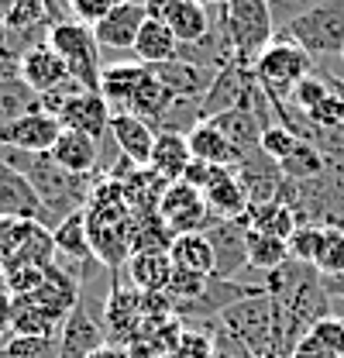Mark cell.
<instances>
[{
  "mask_svg": "<svg viewBox=\"0 0 344 358\" xmlns=\"http://www.w3.org/2000/svg\"><path fill=\"white\" fill-rule=\"evenodd\" d=\"M0 159L14 166L21 176L31 182V189L42 200V227H55L66 217L80 214L89 196V179L66 173L48 152H17V148H0Z\"/></svg>",
  "mask_w": 344,
  "mask_h": 358,
  "instance_id": "1",
  "label": "cell"
},
{
  "mask_svg": "<svg viewBox=\"0 0 344 358\" xmlns=\"http://www.w3.org/2000/svg\"><path fill=\"white\" fill-rule=\"evenodd\" d=\"M248 352L255 358H268V355H282V341H279V310H275V300L258 289L252 296L231 303L227 310H220L217 317Z\"/></svg>",
  "mask_w": 344,
  "mask_h": 358,
  "instance_id": "2",
  "label": "cell"
},
{
  "mask_svg": "<svg viewBox=\"0 0 344 358\" xmlns=\"http://www.w3.org/2000/svg\"><path fill=\"white\" fill-rule=\"evenodd\" d=\"M303 52L320 62L344 52V0H317L289 17L286 31Z\"/></svg>",
  "mask_w": 344,
  "mask_h": 358,
  "instance_id": "3",
  "label": "cell"
},
{
  "mask_svg": "<svg viewBox=\"0 0 344 358\" xmlns=\"http://www.w3.org/2000/svg\"><path fill=\"white\" fill-rule=\"evenodd\" d=\"M313 69H317V62L289 35H275V42L255 59L258 87L265 90V96L272 103H286L293 96V90L306 76H313Z\"/></svg>",
  "mask_w": 344,
  "mask_h": 358,
  "instance_id": "4",
  "label": "cell"
},
{
  "mask_svg": "<svg viewBox=\"0 0 344 358\" xmlns=\"http://www.w3.org/2000/svg\"><path fill=\"white\" fill-rule=\"evenodd\" d=\"M217 17H220L238 59L255 62L258 55L275 42V21H272L268 0H227L217 10Z\"/></svg>",
  "mask_w": 344,
  "mask_h": 358,
  "instance_id": "5",
  "label": "cell"
},
{
  "mask_svg": "<svg viewBox=\"0 0 344 358\" xmlns=\"http://www.w3.org/2000/svg\"><path fill=\"white\" fill-rule=\"evenodd\" d=\"M258 100H261V87H258L255 76V62L234 55L224 69H217L210 90L203 93L200 117L210 121V117L227 114V110H255Z\"/></svg>",
  "mask_w": 344,
  "mask_h": 358,
  "instance_id": "6",
  "label": "cell"
},
{
  "mask_svg": "<svg viewBox=\"0 0 344 358\" xmlns=\"http://www.w3.org/2000/svg\"><path fill=\"white\" fill-rule=\"evenodd\" d=\"M48 45L55 48V55H62L69 76L76 83H83L86 90H96L100 93V62H96V38H93V28H86L80 21L66 17V21H55L52 31H48Z\"/></svg>",
  "mask_w": 344,
  "mask_h": 358,
  "instance_id": "7",
  "label": "cell"
},
{
  "mask_svg": "<svg viewBox=\"0 0 344 358\" xmlns=\"http://www.w3.org/2000/svg\"><path fill=\"white\" fill-rule=\"evenodd\" d=\"M159 210H162V224L172 231V238H175V234L207 231V227L214 224V214H210V210H207V203H203V193H200V189H193V186H189V182H182V179L166 186Z\"/></svg>",
  "mask_w": 344,
  "mask_h": 358,
  "instance_id": "8",
  "label": "cell"
},
{
  "mask_svg": "<svg viewBox=\"0 0 344 358\" xmlns=\"http://www.w3.org/2000/svg\"><path fill=\"white\" fill-rule=\"evenodd\" d=\"M207 238L214 245V279H234L248 266V217L220 221L207 227Z\"/></svg>",
  "mask_w": 344,
  "mask_h": 358,
  "instance_id": "9",
  "label": "cell"
},
{
  "mask_svg": "<svg viewBox=\"0 0 344 358\" xmlns=\"http://www.w3.org/2000/svg\"><path fill=\"white\" fill-rule=\"evenodd\" d=\"M62 134V121L42 107L28 110L14 124L0 131V148H17V152H52V145Z\"/></svg>",
  "mask_w": 344,
  "mask_h": 358,
  "instance_id": "10",
  "label": "cell"
},
{
  "mask_svg": "<svg viewBox=\"0 0 344 358\" xmlns=\"http://www.w3.org/2000/svg\"><path fill=\"white\" fill-rule=\"evenodd\" d=\"M107 345V331L103 324L86 310V303L80 300L76 310L66 317L62 334H59V358H89L93 352H100Z\"/></svg>",
  "mask_w": 344,
  "mask_h": 358,
  "instance_id": "11",
  "label": "cell"
},
{
  "mask_svg": "<svg viewBox=\"0 0 344 358\" xmlns=\"http://www.w3.org/2000/svg\"><path fill=\"white\" fill-rule=\"evenodd\" d=\"M148 21V10L141 0H124L117 3L96 28H93V38L100 48H114V52H124V48H134L138 42V31L141 24Z\"/></svg>",
  "mask_w": 344,
  "mask_h": 358,
  "instance_id": "12",
  "label": "cell"
},
{
  "mask_svg": "<svg viewBox=\"0 0 344 358\" xmlns=\"http://www.w3.org/2000/svg\"><path fill=\"white\" fill-rule=\"evenodd\" d=\"M0 221H42L38 193L3 159H0Z\"/></svg>",
  "mask_w": 344,
  "mask_h": 358,
  "instance_id": "13",
  "label": "cell"
},
{
  "mask_svg": "<svg viewBox=\"0 0 344 358\" xmlns=\"http://www.w3.org/2000/svg\"><path fill=\"white\" fill-rule=\"evenodd\" d=\"M110 117H114V114H110L107 100H103L96 90H83V93L73 96L69 107L59 114L62 128L80 131V134H86V138H93V141H100V138L110 134Z\"/></svg>",
  "mask_w": 344,
  "mask_h": 358,
  "instance_id": "14",
  "label": "cell"
},
{
  "mask_svg": "<svg viewBox=\"0 0 344 358\" xmlns=\"http://www.w3.org/2000/svg\"><path fill=\"white\" fill-rule=\"evenodd\" d=\"M155 138H159V131L134 114H114L110 117V141L117 145V155H124L138 169H145L152 162Z\"/></svg>",
  "mask_w": 344,
  "mask_h": 358,
  "instance_id": "15",
  "label": "cell"
},
{
  "mask_svg": "<svg viewBox=\"0 0 344 358\" xmlns=\"http://www.w3.org/2000/svg\"><path fill=\"white\" fill-rule=\"evenodd\" d=\"M203 203H207V210H210L214 217H220V221L245 217L248 207H252V200H248V193H245L238 173H234V169H220V166L214 169L210 182L203 186Z\"/></svg>",
  "mask_w": 344,
  "mask_h": 358,
  "instance_id": "16",
  "label": "cell"
},
{
  "mask_svg": "<svg viewBox=\"0 0 344 358\" xmlns=\"http://www.w3.org/2000/svg\"><path fill=\"white\" fill-rule=\"evenodd\" d=\"M17 76L35 90L38 96L48 93V90L62 87L66 80H73V76H69V69H66V62H62V55H55V48H52V45L31 48L28 55H21V59H17Z\"/></svg>",
  "mask_w": 344,
  "mask_h": 358,
  "instance_id": "17",
  "label": "cell"
},
{
  "mask_svg": "<svg viewBox=\"0 0 344 358\" xmlns=\"http://www.w3.org/2000/svg\"><path fill=\"white\" fill-rule=\"evenodd\" d=\"M162 21L172 28L179 45H193L203 35H210V28L217 24V10L203 7L200 0H169L162 10Z\"/></svg>",
  "mask_w": 344,
  "mask_h": 358,
  "instance_id": "18",
  "label": "cell"
},
{
  "mask_svg": "<svg viewBox=\"0 0 344 358\" xmlns=\"http://www.w3.org/2000/svg\"><path fill=\"white\" fill-rule=\"evenodd\" d=\"M179 103V96L172 93L155 73H152V66H148V73H145V80L138 83L134 90V96H131V107L128 114L134 117H141V121H148L155 131H162V124H166V117H169V110Z\"/></svg>",
  "mask_w": 344,
  "mask_h": 358,
  "instance_id": "19",
  "label": "cell"
},
{
  "mask_svg": "<svg viewBox=\"0 0 344 358\" xmlns=\"http://www.w3.org/2000/svg\"><path fill=\"white\" fill-rule=\"evenodd\" d=\"M48 155H52L66 173L93 179L96 166H100V141H93V138H86V134H80V131L62 128L59 141L52 145V152H48Z\"/></svg>",
  "mask_w": 344,
  "mask_h": 358,
  "instance_id": "20",
  "label": "cell"
},
{
  "mask_svg": "<svg viewBox=\"0 0 344 358\" xmlns=\"http://www.w3.org/2000/svg\"><path fill=\"white\" fill-rule=\"evenodd\" d=\"M145 73H148V66H141V62H114L100 73V96L107 100L110 114H128L131 96H134L138 83L145 80Z\"/></svg>",
  "mask_w": 344,
  "mask_h": 358,
  "instance_id": "21",
  "label": "cell"
},
{
  "mask_svg": "<svg viewBox=\"0 0 344 358\" xmlns=\"http://www.w3.org/2000/svg\"><path fill=\"white\" fill-rule=\"evenodd\" d=\"M52 241H55V255L59 259H69V266H93L96 252H93V238H89V221L86 214H73L62 224L52 227Z\"/></svg>",
  "mask_w": 344,
  "mask_h": 358,
  "instance_id": "22",
  "label": "cell"
},
{
  "mask_svg": "<svg viewBox=\"0 0 344 358\" xmlns=\"http://www.w3.org/2000/svg\"><path fill=\"white\" fill-rule=\"evenodd\" d=\"M152 73L166 83V87L179 96V100H203V93L210 90L217 73L210 69H200L193 62H182V59H172V62H162V66H152Z\"/></svg>",
  "mask_w": 344,
  "mask_h": 358,
  "instance_id": "23",
  "label": "cell"
},
{
  "mask_svg": "<svg viewBox=\"0 0 344 358\" xmlns=\"http://www.w3.org/2000/svg\"><path fill=\"white\" fill-rule=\"evenodd\" d=\"M169 259H172V268H182V272L214 279V245H210L207 231L175 234L169 241Z\"/></svg>",
  "mask_w": 344,
  "mask_h": 358,
  "instance_id": "24",
  "label": "cell"
},
{
  "mask_svg": "<svg viewBox=\"0 0 344 358\" xmlns=\"http://www.w3.org/2000/svg\"><path fill=\"white\" fill-rule=\"evenodd\" d=\"M189 162H193V152H189L186 134L159 131V138H155V148H152V162H148V169L162 179V182H179Z\"/></svg>",
  "mask_w": 344,
  "mask_h": 358,
  "instance_id": "25",
  "label": "cell"
},
{
  "mask_svg": "<svg viewBox=\"0 0 344 358\" xmlns=\"http://www.w3.org/2000/svg\"><path fill=\"white\" fill-rule=\"evenodd\" d=\"M134 59L141 66H162V62H172L179 55V38L172 35V28L162 21V17H148L138 31V42H134Z\"/></svg>",
  "mask_w": 344,
  "mask_h": 358,
  "instance_id": "26",
  "label": "cell"
},
{
  "mask_svg": "<svg viewBox=\"0 0 344 358\" xmlns=\"http://www.w3.org/2000/svg\"><path fill=\"white\" fill-rule=\"evenodd\" d=\"M186 141H189V152H193V159H196V162L220 166V169H234V166L241 162V152H238L224 134L217 131L210 121H200L193 131L186 134Z\"/></svg>",
  "mask_w": 344,
  "mask_h": 358,
  "instance_id": "27",
  "label": "cell"
},
{
  "mask_svg": "<svg viewBox=\"0 0 344 358\" xmlns=\"http://www.w3.org/2000/svg\"><path fill=\"white\" fill-rule=\"evenodd\" d=\"M210 124L241 152V159L258 152V141H261V131H265V121L258 117L255 110H227V114L210 117Z\"/></svg>",
  "mask_w": 344,
  "mask_h": 358,
  "instance_id": "28",
  "label": "cell"
},
{
  "mask_svg": "<svg viewBox=\"0 0 344 358\" xmlns=\"http://www.w3.org/2000/svg\"><path fill=\"white\" fill-rule=\"evenodd\" d=\"M248 227L255 231H265V234H275L282 241H289V234L300 227V217L289 203L282 200H272V203H258V207H248Z\"/></svg>",
  "mask_w": 344,
  "mask_h": 358,
  "instance_id": "29",
  "label": "cell"
},
{
  "mask_svg": "<svg viewBox=\"0 0 344 358\" xmlns=\"http://www.w3.org/2000/svg\"><path fill=\"white\" fill-rule=\"evenodd\" d=\"M286 262H289V241L248 227V266L265 272V275H272L275 268H282Z\"/></svg>",
  "mask_w": 344,
  "mask_h": 358,
  "instance_id": "30",
  "label": "cell"
},
{
  "mask_svg": "<svg viewBox=\"0 0 344 358\" xmlns=\"http://www.w3.org/2000/svg\"><path fill=\"white\" fill-rule=\"evenodd\" d=\"M131 279L141 286V289H169L172 279V259L169 252H141L134 262H131Z\"/></svg>",
  "mask_w": 344,
  "mask_h": 358,
  "instance_id": "31",
  "label": "cell"
},
{
  "mask_svg": "<svg viewBox=\"0 0 344 358\" xmlns=\"http://www.w3.org/2000/svg\"><path fill=\"white\" fill-rule=\"evenodd\" d=\"M279 169H282V176L289 179V182H310V179L327 173V159L320 155L317 145H310V141L300 138V145L293 148V155L286 162H279Z\"/></svg>",
  "mask_w": 344,
  "mask_h": 358,
  "instance_id": "32",
  "label": "cell"
},
{
  "mask_svg": "<svg viewBox=\"0 0 344 358\" xmlns=\"http://www.w3.org/2000/svg\"><path fill=\"white\" fill-rule=\"evenodd\" d=\"M0 358H59V338H21V334H7L0 341Z\"/></svg>",
  "mask_w": 344,
  "mask_h": 358,
  "instance_id": "33",
  "label": "cell"
},
{
  "mask_svg": "<svg viewBox=\"0 0 344 358\" xmlns=\"http://www.w3.org/2000/svg\"><path fill=\"white\" fill-rule=\"evenodd\" d=\"M313 268L320 275H344V227H324V245Z\"/></svg>",
  "mask_w": 344,
  "mask_h": 358,
  "instance_id": "34",
  "label": "cell"
},
{
  "mask_svg": "<svg viewBox=\"0 0 344 358\" xmlns=\"http://www.w3.org/2000/svg\"><path fill=\"white\" fill-rule=\"evenodd\" d=\"M320 245H324V224H300L289 234V259L303 262V266H313Z\"/></svg>",
  "mask_w": 344,
  "mask_h": 358,
  "instance_id": "35",
  "label": "cell"
},
{
  "mask_svg": "<svg viewBox=\"0 0 344 358\" xmlns=\"http://www.w3.org/2000/svg\"><path fill=\"white\" fill-rule=\"evenodd\" d=\"M300 145V138L289 131L286 124H268L265 131H261V141H258V152L265 155V159H272V162H286L289 155H293V148Z\"/></svg>",
  "mask_w": 344,
  "mask_h": 358,
  "instance_id": "36",
  "label": "cell"
},
{
  "mask_svg": "<svg viewBox=\"0 0 344 358\" xmlns=\"http://www.w3.org/2000/svg\"><path fill=\"white\" fill-rule=\"evenodd\" d=\"M214 355V338L203 331H179L175 358H210Z\"/></svg>",
  "mask_w": 344,
  "mask_h": 358,
  "instance_id": "37",
  "label": "cell"
},
{
  "mask_svg": "<svg viewBox=\"0 0 344 358\" xmlns=\"http://www.w3.org/2000/svg\"><path fill=\"white\" fill-rule=\"evenodd\" d=\"M210 338H214V355L210 358H255L220 320H214V331H210Z\"/></svg>",
  "mask_w": 344,
  "mask_h": 358,
  "instance_id": "38",
  "label": "cell"
},
{
  "mask_svg": "<svg viewBox=\"0 0 344 358\" xmlns=\"http://www.w3.org/2000/svg\"><path fill=\"white\" fill-rule=\"evenodd\" d=\"M310 334H317L331 352H338V355H344V317H324V320H317L313 327H310Z\"/></svg>",
  "mask_w": 344,
  "mask_h": 358,
  "instance_id": "39",
  "label": "cell"
},
{
  "mask_svg": "<svg viewBox=\"0 0 344 358\" xmlns=\"http://www.w3.org/2000/svg\"><path fill=\"white\" fill-rule=\"evenodd\" d=\"M289 358H341V355H338V352H331L317 334H310V331H306L300 341H296V348H293V355Z\"/></svg>",
  "mask_w": 344,
  "mask_h": 358,
  "instance_id": "40",
  "label": "cell"
},
{
  "mask_svg": "<svg viewBox=\"0 0 344 358\" xmlns=\"http://www.w3.org/2000/svg\"><path fill=\"white\" fill-rule=\"evenodd\" d=\"M10 317H14V296L7 286H0V341L10 334Z\"/></svg>",
  "mask_w": 344,
  "mask_h": 358,
  "instance_id": "41",
  "label": "cell"
},
{
  "mask_svg": "<svg viewBox=\"0 0 344 358\" xmlns=\"http://www.w3.org/2000/svg\"><path fill=\"white\" fill-rule=\"evenodd\" d=\"M324 289L331 293V300H344V275H320Z\"/></svg>",
  "mask_w": 344,
  "mask_h": 358,
  "instance_id": "42",
  "label": "cell"
},
{
  "mask_svg": "<svg viewBox=\"0 0 344 358\" xmlns=\"http://www.w3.org/2000/svg\"><path fill=\"white\" fill-rule=\"evenodd\" d=\"M89 358H128V355H124L121 348H114V345H103L100 352H93V355H89Z\"/></svg>",
  "mask_w": 344,
  "mask_h": 358,
  "instance_id": "43",
  "label": "cell"
},
{
  "mask_svg": "<svg viewBox=\"0 0 344 358\" xmlns=\"http://www.w3.org/2000/svg\"><path fill=\"white\" fill-rule=\"evenodd\" d=\"M14 3H17V0H0V21H3V17H7V10H10V7H14Z\"/></svg>",
  "mask_w": 344,
  "mask_h": 358,
  "instance_id": "44",
  "label": "cell"
},
{
  "mask_svg": "<svg viewBox=\"0 0 344 358\" xmlns=\"http://www.w3.org/2000/svg\"><path fill=\"white\" fill-rule=\"evenodd\" d=\"M200 3H203V7H210V10H220L227 0H200Z\"/></svg>",
  "mask_w": 344,
  "mask_h": 358,
  "instance_id": "45",
  "label": "cell"
},
{
  "mask_svg": "<svg viewBox=\"0 0 344 358\" xmlns=\"http://www.w3.org/2000/svg\"><path fill=\"white\" fill-rule=\"evenodd\" d=\"M17 69V62H0V76H7V73H14Z\"/></svg>",
  "mask_w": 344,
  "mask_h": 358,
  "instance_id": "46",
  "label": "cell"
},
{
  "mask_svg": "<svg viewBox=\"0 0 344 358\" xmlns=\"http://www.w3.org/2000/svg\"><path fill=\"white\" fill-rule=\"evenodd\" d=\"M0 48H3V35H0ZM0 62H3V55H0Z\"/></svg>",
  "mask_w": 344,
  "mask_h": 358,
  "instance_id": "47",
  "label": "cell"
},
{
  "mask_svg": "<svg viewBox=\"0 0 344 358\" xmlns=\"http://www.w3.org/2000/svg\"><path fill=\"white\" fill-rule=\"evenodd\" d=\"M268 358H289V355H268Z\"/></svg>",
  "mask_w": 344,
  "mask_h": 358,
  "instance_id": "48",
  "label": "cell"
},
{
  "mask_svg": "<svg viewBox=\"0 0 344 358\" xmlns=\"http://www.w3.org/2000/svg\"><path fill=\"white\" fill-rule=\"evenodd\" d=\"M0 35H3V21H0Z\"/></svg>",
  "mask_w": 344,
  "mask_h": 358,
  "instance_id": "49",
  "label": "cell"
},
{
  "mask_svg": "<svg viewBox=\"0 0 344 358\" xmlns=\"http://www.w3.org/2000/svg\"><path fill=\"white\" fill-rule=\"evenodd\" d=\"M341 62H344V52H341Z\"/></svg>",
  "mask_w": 344,
  "mask_h": 358,
  "instance_id": "50",
  "label": "cell"
},
{
  "mask_svg": "<svg viewBox=\"0 0 344 358\" xmlns=\"http://www.w3.org/2000/svg\"><path fill=\"white\" fill-rule=\"evenodd\" d=\"M341 358H344V355H341Z\"/></svg>",
  "mask_w": 344,
  "mask_h": 358,
  "instance_id": "51",
  "label": "cell"
}]
</instances>
